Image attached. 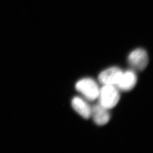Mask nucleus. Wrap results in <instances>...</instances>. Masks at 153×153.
<instances>
[{
    "instance_id": "39448f33",
    "label": "nucleus",
    "mask_w": 153,
    "mask_h": 153,
    "mask_svg": "<svg viewBox=\"0 0 153 153\" xmlns=\"http://www.w3.org/2000/svg\"><path fill=\"white\" fill-rule=\"evenodd\" d=\"M137 81V77L135 73L133 71H127L123 72L117 86L122 91H130L135 86Z\"/></svg>"
},
{
    "instance_id": "0eeeda50",
    "label": "nucleus",
    "mask_w": 153,
    "mask_h": 153,
    "mask_svg": "<svg viewBox=\"0 0 153 153\" xmlns=\"http://www.w3.org/2000/svg\"><path fill=\"white\" fill-rule=\"evenodd\" d=\"M74 110L83 118L87 120L91 117L92 108L88 102L79 97H74L71 101Z\"/></svg>"
},
{
    "instance_id": "f03ea898",
    "label": "nucleus",
    "mask_w": 153,
    "mask_h": 153,
    "mask_svg": "<svg viewBox=\"0 0 153 153\" xmlns=\"http://www.w3.org/2000/svg\"><path fill=\"white\" fill-rule=\"evenodd\" d=\"M75 88L89 101H93L98 98L100 89L97 83L92 78L79 80L75 84Z\"/></svg>"
},
{
    "instance_id": "7ed1b4c3",
    "label": "nucleus",
    "mask_w": 153,
    "mask_h": 153,
    "mask_svg": "<svg viewBox=\"0 0 153 153\" xmlns=\"http://www.w3.org/2000/svg\"><path fill=\"white\" fill-rule=\"evenodd\" d=\"M129 64L138 71H143L149 62L147 53L142 48H137L132 51L128 56Z\"/></svg>"
},
{
    "instance_id": "f257e3e1",
    "label": "nucleus",
    "mask_w": 153,
    "mask_h": 153,
    "mask_svg": "<svg viewBox=\"0 0 153 153\" xmlns=\"http://www.w3.org/2000/svg\"><path fill=\"white\" fill-rule=\"evenodd\" d=\"M98 98L99 104L109 110L115 107L119 102L120 93L114 85H104L100 89Z\"/></svg>"
},
{
    "instance_id": "423d86ee",
    "label": "nucleus",
    "mask_w": 153,
    "mask_h": 153,
    "mask_svg": "<svg viewBox=\"0 0 153 153\" xmlns=\"http://www.w3.org/2000/svg\"><path fill=\"white\" fill-rule=\"evenodd\" d=\"M91 116L93 117L94 123L98 126H104L110 120L108 109L102 107L99 103L95 105L92 108Z\"/></svg>"
},
{
    "instance_id": "20e7f679",
    "label": "nucleus",
    "mask_w": 153,
    "mask_h": 153,
    "mask_svg": "<svg viewBox=\"0 0 153 153\" xmlns=\"http://www.w3.org/2000/svg\"><path fill=\"white\" fill-rule=\"evenodd\" d=\"M123 73V71L118 67H111L100 73L99 81L103 85H117Z\"/></svg>"
}]
</instances>
